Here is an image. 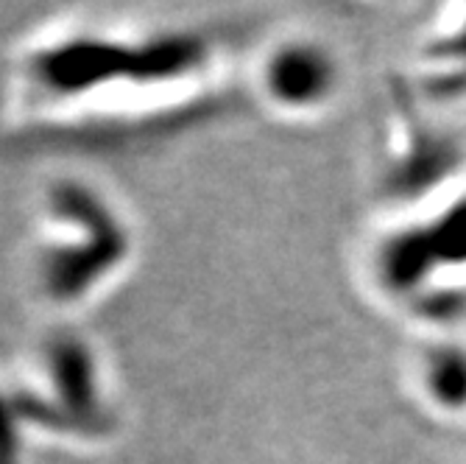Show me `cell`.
<instances>
[{"instance_id": "obj_1", "label": "cell", "mask_w": 466, "mask_h": 464, "mask_svg": "<svg viewBox=\"0 0 466 464\" xmlns=\"http://www.w3.org/2000/svg\"><path fill=\"white\" fill-rule=\"evenodd\" d=\"M466 263V199L428 224L397 232L380 252V272L394 291H413L439 269Z\"/></svg>"}, {"instance_id": "obj_2", "label": "cell", "mask_w": 466, "mask_h": 464, "mask_svg": "<svg viewBox=\"0 0 466 464\" xmlns=\"http://www.w3.org/2000/svg\"><path fill=\"white\" fill-rule=\"evenodd\" d=\"M335 78L329 57L316 46H293L274 57L268 67L271 93L293 107L321 101Z\"/></svg>"}, {"instance_id": "obj_3", "label": "cell", "mask_w": 466, "mask_h": 464, "mask_svg": "<svg viewBox=\"0 0 466 464\" xmlns=\"http://www.w3.org/2000/svg\"><path fill=\"white\" fill-rule=\"evenodd\" d=\"M428 387L439 406L463 408L466 406V350L441 347L428 361Z\"/></svg>"}, {"instance_id": "obj_4", "label": "cell", "mask_w": 466, "mask_h": 464, "mask_svg": "<svg viewBox=\"0 0 466 464\" xmlns=\"http://www.w3.org/2000/svg\"><path fill=\"white\" fill-rule=\"evenodd\" d=\"M433 54L439 59H452L458 67L444 73L441 78L433 81V88L439 96H458V93H466V23L461 31H455L452 36L441 39L433 46Z\"/></svg>"}]
</instances>
